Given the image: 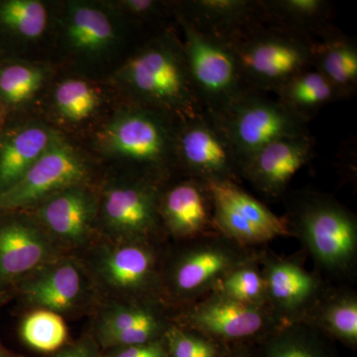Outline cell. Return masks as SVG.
I'll return each instance as SVG.
<instances>
[{"instance_id":"1f68e13d","label":"cell","mask_w":357,"mask_h":357,"mask_svg":"<svg viewBox=\"0 0 357 357\" xmlns=\"http://www.w3.org/2000/svg\"><path fill=\"white\" fill-rule=\"evenodd\" d=\"M43 79V70L39 68L24 65L9 66L0 72V93L7 102H26L38 91Z\"/></svg>"},{"instance_id":"836d02e7","label":"cell","mask_w":357,"mask_h":357,"mask_svg":"<svg viewBox=\"0 0 357 357\" xmlns=\"http://www.w3.org/2000/svg\"><path fill=\"white\" fill-rule=\"evenodd\" d=\"M169 357H217L218 351L210 340L192 333L172 328L167 333Z\"/></svg>"},{"instance_id":"8fae6325","label":"cell","mask_w":357,"mask_h":357,"mask_svg":"<svg viewBox=\"0 0 357 357\" xmlns=\"http://www.w3.org/2000/svg\"><path fill=\"white\" fill-rule=\"evenodd\" d=\"M311 134L281 138L251 154L241 164L239 175L269 197L280 196L295 174L314 157Z\"/></svg>"},{"instance_id":"74e56055","label":"cell","mask_w":357,"mask_h":357,"mask_svg":"<svg viewBox=\"0 0 357 357\" xmlns=\"http://www.w3.org/2000/svg\"><path fill=\"white\" fill-rule=\"evenodd\" d=\"M0 357H13V356H8V354H6V352L0 351Z\"/></svg>"},{"instance_id":"ac0fdd59","label":"cell","mask_w":357,"mask_h":357,"mask_svg":"<svg viewBox=\"0 0 357 357\" xmlns=\"http://www.w3.org/2000/svg\"><path fill=\"white\" fill-rule=\"evenodd\" d=\"M312 68L325 77L340 100L351 98L357 89L356 41L340 30L312 42Z\"/></svg>"},{"instance_id":"9a60e30c","label":"cell","mask_w":357,"mask_h":357,"mask_svg":"<svg viewBox=\"0 0 357 357\" xmlns=\"http://www.w3.org/2000/svg\"><path fill=\"white\" fill-rule=\"evenodd\" d=\"M239 266L241 257L234 248L222 243L204 244L181 258L174 272V285L178 293L196 295L220 283Z\"/></svg>"},{"instance_id":"cb8c5ba5","label":"cell","mask_w":357,"mask_h":357,"mask_svg":"<svg viewBox=\"0 0 357 357\" xmlns=\"http://www.w3.org/2000/svg\"><path fill=\"white\" fill-rule=\"evenodd\" d=\"M153 264V256L147 248L130 244L112 249L103 255L100 273L112 287L138 290L151 278Z\"/></svg>"},{"instance_id":"f1b7e54d","label":"cell","mask_w":357,"mask_h":357,"mask_svg":"<svg viewBox=\"0 0 357 357\" xmlns=\"http://www.w3.org/2000/svg\"><path fill=\"white\" fill-rule=\"evenodd\" d=\"M98 93L95 89L82 79H67L57 86L55 102L59 112L70 121L88 119L98 107Z\"/></svg>"},{"instance_id":"f546056e","label":"cell","mask_w":357,"mask_h":357,"mask_svg":"<svg viewBox=\"0 0 357 357\" xmlns=\"http://www.w3.org/2000/svg\"><path fill=\"white\" fill-rule=\"evenodd\" d=\"M220 295L230 299L260 306L266 298L264 278L250 266L236 268L218 283Z\"/></svg>"},{"instance_id":"7402d4cb","label":"cell","mask_w":357,"mask_h":357,"mask_svg":"<svg viewBox=\"0 0 357 357\" xmlns=\"http://www.w3.org/2000/svg\"><path fill=\"white\" fill-rule=\"evenodd\" d=\"M276 95L286 109L307 123L326 105L340 100L332 84L314 68L294 77Z\"/></svg>"},{"instance_id":"ffe728a7","label":"cell","mask_w":357,"mask_h":357,"mask_svg":"<svg viewBox=\"0 0 357 357\" xmlns=\"http://www.w3.org/2000/svg\"><path fill=\"white\" fill-rule=\"evenodd\" d=\"M25 295L33 305L51 312L68 311L83 293V278L74 263L49 268L26 286Z\"/></svg>"},{"instance_id":"4fadbf2b","label":"cell","mask_w":357,"mask_h":357,"mask_svg":"<svg viewBox=\"0 0 357 357\" xmlns=\"http://www.w3.org/2000/svg\"><path fill=\"white\" fill-rule=\"evenodd\" d=\"M192 328L211 337L241 340L264 328L266 316L260 306L245 304L218 294L202 303L189 314Z\"/></svg>"},{"instance_id":"52a82bcc","label":"cell","mask_w":357,"mask_h":357,"mask_svg":"<svg viewBox=\"0 0 357 357\" xmlns=\"http://www.w3.org/2000/svg\"><path fill=\"white\" fill-rule=\"evenodd\" d=\"M176 161L189 177L204 183H236L241 163L222 130L204 112L178 121L175 134Z\"/></svg>"},{"instance_id":"e0dca14e","label":"cell","mask_w":357,"mask_h":357,"mask_svg":"<svg viewBox=\"0 0 357 357\" xmlns=\"http://www.w3.org/2000/svg\"><path fill=\"white\" fill-rule=\"evenodd\" d=\"M95 215V203L79 185L53 195L40 211L42 222L63 241L83 243Z\"/></svg>"},{"instance_id":"9c48e42d","label":"cell","mask_w":357,"mask_h":357,"mask_svg":"<svg viewBox=\"0 0 357 357\" xmlns=\"http://www.w3.org/2000/svg\"><path fill=\"white\" fill-rule=\"evenodd\" d=\"M86 165L69 144L58 139L13 185L0 192V210H13L36 203L79 185Z\"/></svg>"},{"instance_id":"4316f807","label":"cell","mask_w":357,"mask_h":357,"mask_svg":"<svg viewBox=\"0 0 357 357\" xmlns=\"http://www.w3.org/2000/svg\"><path fill=\"white\" fill-rule=\"evenodd\" d=\"M64 321L56 312L39 310L32 312L23 321L21 335L23 340L36 351H57L67 340Z\"/></svg>"},{"instance_id":"ba28073f","label":"cell","mask_w":357,"mask_h":357,"mask_svg":"<svg viewBox=\"0 0 357 357\" xmlns=\"http://www.w3.org/2000/svg\"><path fill=\"white\" fill-rule=\"evenodd\" d=\"M213 204V225L230 241L260 243L288 236L287 222L244 192L236 183H206Z\"/></svg>"},{"instance_id":"277c9868","label":"cell","mask_w":357,"mask_h":357,"mask_svg":"<svg viewBox=\"0 0 357 357\" xmlns=\"http://www.w3.org/2000/svg\"><path fill=\"white\" fill-rule=\"evenodd\" d=\"M208 115L222 130L241 164L273 141L310 133L307 122L291 114L278 100L256 91L244 93L218 114Z\"/></svg>"},{"instance_id":"7a4b0ae2","label":"cell","mask_w":357,"mask_h":357,"mask_svg":"<svg viewBox=\"0 0 357 357\" xmlns=\"http://www.w3.org/2000/svg\"><path fill=\"white\" fill-rule=\"evenodd\" d=\"M312 42L265 22L231 45L246 88L276 93L294 77L312 68Z\"/></svg>"},{"instance_id":"d6986e66","label":"cell","mask_w":357,"mask_h":357,"mask_svg":"<svg viewBox=\"0 0 357 357\" xmlns=\"http://www.w3.org/2000/svg\"><path fill=\"white\" fill-rule=\"evenodd\" d=\"M50 253L38 230L14 222L0 229V278H17L43 264Z\"/></svg>"},{"instance_id":"484cf974","label":"cell","mask_w":357,"mask_h":357,"mask_svg":"<svg viewBox=\"0 0 357 357\" xmlns=\"http://www.w3.org/2000/svg\"><path fill=\"white\" fill-rule=\"evenodd\" d=\"M47 22L46 7L37 0H7L0 3V23L26 39L41 36Z\"/></svg>"},{"instance_id":"5bb4252c","label":"cell","mask_w":357,"mask_h":357,"mask_svg":"<svg viewBox=\"0 0 357 357\" xmlns=\"http://www.w3.org/2000/svg\"><path fill=\"white\" fill-rule=\"evenodd\" d=\"M160 218L174 236L192 237L213 225V204L206 183L189 177L159 198Z\"/></svg>"},{"instance_id":"2e32d148","label":"cell","mask_w":357,"mask_h":357,"mask_svg":"<svg viewBox=\"0 0 357 357\" xmlns=\"http://www.w3.org/2000/svg\"><path fill=\"white\" fill-rule=\"evenodd\" d=\"M266 22L316 41L337 31L326 0H258Z\"/></svg>"},{"instance_id":"6da1fadb","label":"cell","mask_w":357,"mask_h":357,"mask_svg":"<svg viewBox=\"0 0 357 357\" xmlns=\"http://www.w3.org/2000/svg\"><path fill=\"white\" fill-rule=\"evenodd\" d=\"M119 77L139 105L163 112L176 121L204 114L190 77L182 41L174 35L148 42L126 61Z\"/></svg>"},{"instance_id":"8992f818","label":"cell","mask_w":357,"mask_h":357,"mask_svg":"<svg viewBox=\"0 0 357 357\" xmlns=\"http://www.w3.org/2000/svg\"><path fill=\"white\" fill-rule=\"evenodd\" d=\"M293 220L317 261L328 269H344L357 249L354 213L335 199L309 195L297 202Z\"/></svg>"},{"instance_id":"7c38bea8","label":"cell","mask_w":357,"mask_h":357,"mask_svg":"<svg viewBox=\"0 0 357 357\" xmlns=\"http://www.w3.org/2000/svg\"><path fill=\"white\" fill-rule=\"evenodd\" d=\"M177 13L229 43L266 22L258 0H192Z\"/></svg>"},{"instance_id":"d590c367","label":"cell","mask_w":357,"mask_h":357,"mask_svg":"<svg viewBox=\"0 0 357 357\" xmlns=\"http://www.w3.org/2000/svg\"><path fill=\"white\" fill-rule=\"evenodd\" d=\"M119 6L126 13L138 18H149L158 15L164 7L162 2L154 0H124Z\"/></svg>"},{"instance_id":"8d00e7d4","label":"cell","mask_w":357,"mask_h":357,"mask_svg":"<svg viewBox=\"0 0 357 357\" xmlns=\"http://www.w3.org/2000/svg\"><path fill=\"white\" fill-rule=\"evenodd\" d=\"M54 357H100L98 347L93 340H83L65 347Z\"/></svg>"},{"instance_id":"e575fe53","label":"cell","mask_w":357,"mask_h":357,"mask_svg":"<svg viewBox=\"0 0 357 357\" xmlns=\"http://www.w3.org/2000/svg\"><path fill=\"white\" fill-rule=\"evenodd\" d=\"M114 357H169L167 349L161 342H147V344L119 347Z\"/></svg>"},{"instance_id":"d6a6232c","label":"cell","mask_w":357,"mask_h":357,"mask_svg":"<svg viewBox=\"0 0 357 357\" xmlns=\"http://www.w3.org/2000/svg\"><path fill=\"white\" fill-rule=\"evenodd\" d=\"M157 319L156 314L146 307L119 306L105 312L98 326L100 342L115 333L124 332L133 326L142 325Z\"/></svg>"},{"instance_id":"4dcf8cb0","label":"cell","mask_w":357,"mask_h":357,"mask_svg":"<svg viewBox=\"0 0 357 357\" xmlns=\"http://www.w3.org/2000/svg\"><path fill=\"white\" fill-rule=\"evenodd\" d=\"M328 333L349 344L357 342V302L356 298H338L328 303L319 316Z\"/></svg>"},{"instance_id":"44dd1931","label":"cell","mask_w":357,"mask_h":357,"mask_svg":"<svg viewBox=\"0 0 357 357\" xmlns=\"http://www.w3.org/2000/svg\"><path fill=\"white\" fill-rule=\"evenodd\" d=\"M58 139L51 129L32 126L6 141L0 152V189L17 182Z\"/></svg>"},{"instance_id":"3957f363","label":"cell","mask_w":357,"mask_h":357,"mask_svg":"<svg viewBox=\"0 0 357 357\" xmlns=\"http://www.w3.org/2000/svg\"><path fill=\"white\" fill-rule=\"evenodd\" d=\"M183 48L192 86L206 114L215 115L249 89L231 43L202 29L178 13Z\"/></svg>"},{"instance_id":"83f0119b","label":"cell","mask_w":357,"mask_h":357,"mask_svg":"<svg viewBox=\"0 0 357 357\" xmlns=\"http://www.w3.org/2000/svg\"><path fill=\"white\" fill-rule=\"evenodd\" d=\"M265 357H330L311 331L291 326L275 335L265 347Z\"/></svg>"},{"instance_id":"30bf717a","label":"cell","mask_w":357,"mask_h":357,"mask_svg":"<svg viewBox=\"0 0 357 357\" xmlns=\"http://www.w3.org/2000/svg\"><path fill=\"white\" fill-rule=\"evenodd\" d=\"M159 192L150 178L112 185L105 192V225L117 236L139 241L158 227Z\"/></svg>"},{"instance_id":"d4e9b609","label":"cell","mask_w":357,"mask_h":357,"mask_svg":"<svg viewBox=\"0 0 357 357\" xmlns=\"http://www.w3.org/2000/svg\"><path fill=\"white\" fill-rule=\"evenodd\" d=\"M67 35L70 45L86 53L109 49L116 40V29L100 9L84 3L70 4Z\"/></svg>"},{"instance_id":"5b68a950","label":"cell","mask_w":357,"mask_h":357,"mask_svg":"<svg viewBox=\"0 0 357 357\" xmlns=\"http://www.w3.org/2000/svg\"><path fill=\"white\" fill-rule=\"evenodd\" d=\"M177 122L163 112L138 105L122 112L105 126L100 143L110 154L150 170L164 171L177 163Z\"/></svg>"},{"instance_id":"603a6c76","label":"cell","mask_w":357,"mask_h":357,"mask_svg":"<svg viewBox=\"0 0 357 357\" xmlns=\"http://www.w3.org/2000/svg\"><path fill=\"white\" fill-rule=\"evenodd\" d=\"M266 297L283 312H294L314 297L317 282L309 272L289 261L268 265L264 277Z\"/></svg>"}]
</instances>
